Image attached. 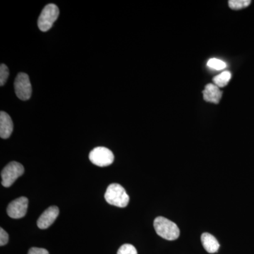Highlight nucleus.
Masks as SVG:
<instances>
[{
  "label": "nucleus",
  "mask_w": 254,
  "mask_h": 254,
  "mask_svg": "<svg viewBox=\"0 0 254 254\" xmlns=\"http://www.w3.org/2000/svg\"><path fill=\"white\" fill-rule=\"evenodd\" d=\"M207 66L210 68H213V69L222 70L226 68L227 64L225 62L222 61V60L213 58V59L208 60Z\"/></svg>",
  "instance_id": "obj_14"
},
{
  "label": "nucleus",
  "mask_w": 254,
  "mask_h": 254,
  "mask_svg": "<svg viewBox=\"0 0 254 254\" xmlns=\"http://www.w3.org/2000/svg\"><path fill=\"white\" fill-rule=\"evenodd\" d=\"M28 254H49V252L45 249L33 247L28 251Z\"/></svg>",
  "instance_id": "obj_18"
},
{
  "label": "nucleus",
  "mask_w": 254,
  "mask_h": 254,
  "mask_svg": "<svg viewBox=\"0 0 254 254\" xmlns=\"http://www.w3.org/2000/svg\"><path fill=\"white\" fill-rule=\"evenodd\" d=\"M9 242V235L5 231L4 229L0 228V246L6 245Z\"/></svg>",
  "instance_id": "obj_17"
},
{
  "label": "nucleus",
  "mask_w": 254,
  "mask_h": 254,
  "mask_svg": "<svg viewBox=\"0 0 254 254\" xmlns=\"http://www.w3.org/2000/svg\"><path fill=\"white\" fill-rule=\"evenodd\" d=\"M252 1L250 0H230L228 1L229 6L233 10L245 9L250 6Z\"/></svg>",
  "instance_id": "obj_13"
},
{
  "label": "nucleus",
  "mask_w": 254,
  "mask_h": 254,
  "mask_svg": "<svg viewBox=\"0 0 254 254\" xmlns=\"http://www.w3.org/2000/svg\"><path fill=\"white\" fill-rule=\"evenodd\" d=\"M16 96L21 100L30 99L32 95V86L28 74L19 73L14 82Z\"/></svg>",
  "instance_id": "obj_6"
},
{
  "label": "nucleus",
  "mask_w": 254,
  "mask_h": 254,
  "mask_svg": "<svg viewBox=\"0 0 254 254\" xmlns=\"http://www.w3.org/2000/svg\"><path fill=\"white\" fill-rule=\"evenodd\" d=\"M23 173L24 168L21 163L16 161L11 162L1 171V185L4 187H11Z\"/></svg>",
  "instance_id": "obj_4"
},
{
  "label": "nucleus",
  "mask_w": 254,
  "mask_h": 254,
  "mask_svg": "<svg viewBox=\"0 0 254 254\" xmlns=\"http://www.w3.org/2000/svg\"><path fill=\"white\" fill-rule=\"evenodd\" d=\"M60 14L59 8L54 4H49L45 6L38 18V28L41 31H49L58 19Z\"/></svg>",
  "instance_id": "obj_3"
},
{
  "label": "nucleus",
  "mask_w": 254,
  "mask_h": 254,
  "mask_svg": "<svg viewBox=\"0 0 254 254\" xmlns=\"http://www.w3.org/2000/svg\"><path fill=\"white\" fill-rule=\"evenodd\" d=\"M60 210L58 207L50 206L46 209L37 221V225L41 230H46L53 225L58 215H59Z\"/></svg>",
  "instance_id": "obj_8"
},
{
  "label": "nucleus",
  "mask_w": 254,
  "mask_h": 254,
  "mask_svg": "<svg viewBox=\"0 0 254 254\" xmlns=\"http://www.w3.org/2000/svg\"><path fill=\"white\" fill-rule=\"evenodd\" d=\"M9 68L4 64H1L0 66V86H4L9 77Z\"/></svg>",
  "instance_id": "obj_15"
},
{
  "label": "nucleus",
  "mask_w": 254,
  "mask_h": 254,
  "mask_svg": "<svg viewBox=\"0 0 254 254\" xmlns=\"http://www.w3.org/2000/svg\"><path fill=\"white\" fill-rule=\"evenodd\" d=\"M117 254H138V252L133 245L125 244L120 247Z\"/></svg>",
  "instance_id": "obj_16"
},
{
  "label": "nucleus",
  "mask_w": 254,
  "mask_h": 254,
  "mask_svg": "<svg viewBox=\"0 0 254 254\" xmlns=\"http://www.w3.org/2000/svg\"><path fill=\"white\" fill-rule=\"evenodd\" d=\"M14 129L12 120L5 112L0 113V136L3 139L9 138Z\"/></svg>",
  "instance_id": "obj_9"
},
{
  "label": "nucleus",
  "mask_w": 254,
  "mask_h": 254,
  "mask_svg": "<svg viewBox=\"0 0 254 254\" xmlns=\"http://www.w3.org/2000/svg\"><path fill=\"white\" fill-rule=\"evenodd\" d=\"M200 240L205 250L209 254H215L218 252L220 244L217 239L211 234L208 232L202 234Z\"/></svg>",
  "instance_id": "obj_11"
},
{
  "label": "nucleus",
  "mask_w": 254,
  "mask_h": 254,
  "mask_svg": "<svg viewBox=\"0 0 254 254\" xmlns=\"http://www.w3.org/2000/svg\"><path fill=\"white\" fill-rule=\"evenodd\" d=\"M105 198L109 204L118 208H125L129 202V196L126 190L119 184H111L107 189Z\"/></svg>",
  "instance_id": "obj_2"
},
{
  "label": "nucleus",
  "mask_w": 254,
  "mask_h": 254,
  "mask_svg": "<svg viewBox=\"0 0 254 254\" xmlns=\"http://www.w3.org/2000/svg\"><path fill=\"white\" fill-rule=\"evenodd\" d=\"M92 163L99 167H107L113 164L115 156L113 152L105 147H97L89 154Z\"/></svg>",
  "instance_id": "obj_5"
},
{
  "label": "nucleus",
  "mask_w": 254,
  "mask_h": 254,
  "mask_svg": "<svg viewBox=\"0 0 254 254\" xmlns=\"http://www.w3.org/2000/svg\"><path fill=\"white\" fill-rule=\"evenodd\" d=\"M232 74L230 71H225L215 76L213 78V82L215 86L218 87H225L228 84L229 81L231 79Z\"/></svg>",
  "instance_id": "obj_12"
},
{
  "label": "nucleus",
  "mask_w": 254,
  "mask_h": 254,
  "mask_svg": "<svg viewBox=\"0 0 254 254\" xmlns=\"http://www.w3.org/2000/svg\"><path fill=\"white\" fill-rule=\"evenodd\" d=\"M155 232L162 238L169 241L176 240L180 235V229L175 222L164 217H158L153 222Z\"/></svg>",
  "instance_id": "obj_1"
},
{
  "label": "nucleus",
  "mask_w": 254,
  "mask_h": 254,
  "mask_svg": "<svg viewBox=\"0 0 254 254\" xmlns=\"http://www.w3.org/2000/svg\"><path fill=\"white\" fill-rule=\"evenodd\" d=\"M203 98L206 102L213 103L218 104L221 99L222 92L220 88L215 84L209 83L205 87V90L203 91Z\"/></svg>",
  "instance_id": "obj_10"
},
{
  "label": "nucleus",
  "mask_w": 254,
  "mask_h": 254,
  "mask_svg": "<svg viewBox=\"0 0 254 254\" xmlns=\"http://www.w3.org/2000/svg\"><path fill=\"white\" fill-rule=\"evenodd\" d=\"M28 199L22 196L11 201L7 207V215L14 219L22 218L27 213Z\"/></svg>",
  "instance_id": "obj_7"
}]
</instances>
